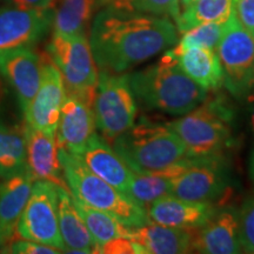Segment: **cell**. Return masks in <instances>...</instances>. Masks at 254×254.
Instances as JSON below:
<instances>
[{
  "label": "cell",
  "instance_id": "d590c367",
  "mask_svg": "<svg viewBox=\"0 0 254 254\" xmlns=\"http://www.w3.org/2000/svg\"><path fill=\"white\" fill-rule=\"evenodd\" d=\"M9 243H11V240L6 237L4 231L0 227V253H7Z\"/></svg>",
  "mask_w": 254,
  "mask_h": 254
},
{
  "label": "cell",
  "instance_id": "277c9868",
  "mask_svg": "<svg viewBox=\"0 0 254 254\" xmlns=\"http://www.w3.org/2000/svg\"><path fill=\"white\" fill-rule=\"evenodd\" d=\"M59 160L69 192L78 200L112 214L127 227L150 224L144 207L92 172L79 155L59 148Z\"/></svg>",
  "mask_w": 254,
  "mask_h": 254
},
{
  "label": "cell",
  "instance_id": "f35d334b",
  "mask_svg": "<svg viewBox=\"0 0 254 254\" xmlns=\"http://www.w3.org/2000/svg\"><path fill=\"white\" fill-rule=\"evenodd\" d=\"M193 1H194V0H193Z\"/></svg>",
  "mask_w": 254,
  "mask_h": 254
},
{
  "label": "cell",
  "instance_id": "83f0119b",
  "mask_svg": "<svg viewBox=\"0 0 254 254\" xmlns=\"http://www.w3.org/2000/svg\"><path fill=\"white\" fill-rule=\"evenodd\" d=\"M97 5L127 12H138L172 18H179L180 0H97Z\"/></svg>",
  "mask_w": 254,
  "mask_h": 254
},
{
  "label": "cell",
  "instance_id": "7c38bea8",
  "mask_svg": "<svg viewBox=\"0 0 254 254\" xmlns=\"http://www.w3.org/2000/svg\"><path fill=\"white\" fill-rule=\"evenodd\" d=\"M53 9H20L0 7V56L11 51L31 47L46 36L53 24Z\"/></svg>",
  "mask_w": 254,
  "mask_h": 254
},
{
  "label": "cell",
  "instance_id": "e0dca14e",
  "mask_svg": "<svg viewBox=\"0 0 254 254\" xmlns=\"http://www.w3.org/2000/svg\"><path fill=\"white\" fill-rule=\"evenodd\" d=\"M146 212L151 222L190 230L204 225L217 212V208L214 204L187 201L168 194L155 200Z\"/></svg>",
  "mask_w": 254,
  "mask_h": 254
},
{
  "label": "cell",
  "instance_id": "9c48e42d",
  "mask_svg": "<svg viewBox=\"0 0 254 254\" xmlns=\"http://www.w3.org/2000/svg\"><path fill=\"white\" fill-rule=\"evenodd\" d=\"M231 174L224 154L189 157L184 170L172 180L171 195L214 204L230 189Z\"/></svg>",
  "mask_w": 254,
  "mask_h": 254
},
{
  "label": "cell",
  "instance_id": "7a4b0ae2",
  "mask_svg": "<svg viewBox=\"0 0 254 254\" xmlns=\"http://www.w3.org/2000/svg\"><path fill=\"white\" fill-rule=\"evenodd\" d=\"M135 100L146 110L180 117L199 106L207 90L187 77L166 53L159 63L129 74Z\"/></svg>",
  "mask_w": 254,
  "mask_h": 254
},
{
  "label": "cell",
  "instance_id": "d4e9b609",
  "mask_svg": "<svg viewBox=\"0 0 254 254\" xmlns=\"http://www.w3.org/2000/svg\"><path fill=\"white\" fill-rule=\"evenodd\" d=\"M95 7L97 0H59L53 15V33L85 34Z\"/></svg>",
  "mask_w": 254,
  "mask_h": 254
},
{
  "label": "cell",
  "instance_id": "3957f363",
  "mask_svg": "<svg viewBox=\"0 0 254 254\" xmlns=\"http://www.w3.org/2000/svg\"><path fill=\"white\" fill-rule=\"evenodd\" d=\"M112 147L133 172H157L189 157L182 139L167 125L142 118L112 140Z\"/></svg>",
  "mask_w": 254,
  "mask_h": 254
},
{
  "label": "cell",
  "instance_id": "52a82bcc",
  "mask_svg": "<svg viewBox=\"0 0 254 254\" xmlns=\"http://www.w3.org/2000/svg\"><path fill=\"white\" fill-rule=\"evenodd\" d=\"M92 109L95 127L107 140L112 141L131 128L138 109L128 73L100 71Z\"/></svg>",
  "mask_w": 254,
  "mask_h": 254
},
{
  "label": "cell",
  "instance_id": "5b68a950",
  "mask_svg": "<svg viewBox=\"0 0 254 254\" xmlns=\"http://www.w3.org/2000/svg\"><path fill=\"white\" fill-rule=\"evenodd\" d=\"M233 116L224 100H204L194 110L166 125L182 139L189 157L222 154L232 141L230 123Z\"/></svg>",
  "mask_w": 254,
  "mask_h": 254
},
{
  "label": "cell",
  "instance_id": "603a6c76",
  "mask_svg": "<svg viewBox=\"0 0 254 254\" xmlns=\"http://www.w3.org/2000/svg\"><path fill=\"white\" fill-rule=\"evenodd\" d=\"M73 196V195H72ZM75 208L86 225L88 232L93 238L95 245L99 247L117 238H129L131 239V227H127L116 217L107 212L91 207L73 196Z\"/></svg>",
  "mask_w": 254,
  "mask_h": 254
},
{
  "label": "cell",
  "instance_id": "484cf974",
  "mask_svg": "<svg viewBox=\"0 0 254 254\" xmlns=\"http://www.w3.org/2000/svg\"><path fill=\"white\" fill-rule=\"evenodd\" d=\"M27 171L24 127H9L0 123V179Z\"/></svg>",
  "mask_w": 254,
  "mask_h": 254
},
{
  "label": "cell",
  "instance_id": "f1b7e54d",
  "mask_svg": "<svg viewBox=\"0 0 254 254\" xmlns=\"http://www.w3.org/2000/svg\"><path fill=\"white\" fill-rule=\"evenodd\" d=\"M226 23H206L184 32L182 39L172 51L179 53L190 47H204L217 51Z\"/></svg>",
  "mask_w": 254,
  "mask_h": 254
},
{
  "label": "cell",
  "instance_id": "cb8c5ba5",
  "mask_svg": "<svg viewBox=\"0 0 254 254\" xmlns=\"http://www.w3.org/2000/svg\"><path fill=\"white\" fill-rule=\"evenodd\" d=\"M172 180L173 172L171 166L157 172H133L125 195L141 207L147 209L148 206L153 204L155 200L171 194Z\"/></svg>",
  "mask_w": 254,
  "mask_h": 254
},
{
  "label": "cell",
  "instance_id": "4dcf8cb0",
  "mask_svg": "<svg viewBox=\"0 0 254 254\" xmlns=\"http://www.w3.org/2000/svg\"><path fill=\"white\" fill-rule=\"evenodd\" d=\"M7 253L14 254H57L62 253V251L55 247L44 245V244L36 243V241H31L23 238H14L13 240L9 243Z\"/></svg>",
  "mask_w": 254,
  "mask_h": 254
},
{
  "label": "cell",
  "instance_id": "2e32d148",
  "mask_svg": "<svg viewBox=\"0 0 254 254\" xmlns=\"http://www.w3.org/2000/svg\"><path fill=\"white\" fill-rule=\"evenodd\" d=\"M26 168L34 182L45 180L68 190L59 160L56 135L24 125Z\"/></svg>",
  "mask_w": 254,
  "mask_h": 254
},
{
  "label": "cell",
  "instance_id": "ac0fdd59",
  "mask_svg": "<svg viewBox=\"0 0 254 254\" xmlns=\"http://www.w3.org/2000/svg\"><path fill=\"white\" fill-rule=\"evenodd\" d=\"M79 157L92 172L125 194L132 179L133 171L127 166L112 146L107 144L105 138L95 133Z\"/></svg>",
  "mask_w": 254,
  "mask_h": 254
},
{
  "label": "cell",
  "instance_id": "8fae6325",
  "mask_svg": "<svg viewBox=\"0 0 254 254\" xmlns=\"http://www.w3.org/2000/svg\"><path fill=\"white\" fill-rule=\"evenodd\" d=\"M41 81L36 95L25 111V124L33 128L56 135L65 100L63 77L47 53L41 56Z\"/></svg>",
  "mask_w": 254,
  "mask_h": 254
},
{
  "label": "cell",
  "instance_id": "f546056e",
  "mask_svg": "<svg viewBox=\"0 0 254 254\" xmlns=\"http://www.w3.org/2000/svg\"><path fill=\"white\" fill-rule=\"evenodd\" d=\"M241 251L254 253V194L245 200L238 212Z\"/></svg>",
  "mask_w": 254,
  "mask_h": 254
},
{
  "label": "cell",
  "instance_id": "4316f807",
  "mask_svg": "<svg viewBox=\"0 0 254 254\" xmlns=\"http://www.w3.org/2000/svg\"><path fill=\"white\" fill-rule=\"evenodd\" d=\"M233 13L232 0H194L177 19L179 33L206 23H226Z\"/></svg>",
  "mask_w": 254,
  "mask_h": 254
},
{
  "label": "cell",
  "instance_id": "ba28073f",
  "mask_svg": "<svg viewBox=\"0 0 254 254\" xmlns=\"http://www.w3.org/2000/svg\"><path fill=\"white\" fill-rule=\"evenodd\" d=\"M217 53L228 92L237 99L247 97L254 87V34L234 12L226 21Z\"/></svg>",
  "mask_w": 254,
  "mask_h": 254
},
{
  "label": "cell",
  "instance_id": "7402d4cb",
  "mask_svg": "<svg viewBox=\"0 0 254 254\" xmlns=\"http://www.w3.org/2000/svg\"><path fill=\"white\" fill-rule=\"evenodd\" d=\"M131 239L139 244L145 254H180L192 252L190 232L150 222L131 231Z\"/></svg>",
  "mask_w": 254,
  "mask_h": 254
},
{
  "label": "cell",
  "instance_id": "9a60e30c",
  "mask_svg": "<svg viewBox=\"0 0 254 254\" xmlns=\"http://www.w3.org/2000/svg\"><path fill=\"white\" fill-rule=\"evenodd\" d=\"M95 120L92 105L72 94H66L57 128L59 148L80 155L95 134Z\"/></svg>",
  "mask_w": 254,
  "mask_h": 254
},
{
  "label": "cell",
  "instance_id": "d6a6232c",
  "mask_svg": "<svg viewBox=\"0 0 254 254\" xmlns=\"http://www.w3.org/2000/svg\"><path fill=\"white\" fill-rule=\"evenodd\" d=\"M233 12L241 24L254 34V0H232Z\"/></svg>",
  "mask_w": 254,
  "mask_h": 254
},
{
  "label": "cell",
  "instance_id": "8d00e7d4",
  "mask_svg": "<svg viewBox=\"0 0 254 254\" xmlns=\"http://www.w3.org/2000/svg\"><path fill=\"white\" fill-rule=\"evenodd\" d=\"M4 94H5V88H4V85H2L1 79H0V106H1L2 100H4Z\"/></svg>",
  "mask_w": 254,
  "mask_h": 254
},
{
  "label": "cell",
  "instance_id": "d6986e66",
  "mask_svg": "<svg viewBox=\"0 0 254 254\" xmlns=\"http://www.w3.org/2000/svg\"><path fill=\"white\" fill-rule=\"evenodd\" d=\"M187 77L206 90H217L224 85V71L217 51L204 47H190L183 52L166 50Z\"/></svg>",
  "mask_w": 254,
  "mask_h": 254
},
{
  "label": "cell",
  "instance_id": "74e56055",
  "mask_svg": "<svg viewBox=\"0 0 254 254\" xmlns=\"http://www.w3.org/2000/svg\"><path fill=\"white\" fill-rule=\"evenodd\" d=\"M193 1V0H182V2H183V5L184 6H185V7H186V6H189L190 4V2H192Z\"/></svg>",
  "mask_w": 254,
  "mask_h": 254
},
{
  "label": "cell",
  "instance_id": "8992f818",
  "mask_svg": "<svg viewBox=\"0 0 254 254\" xmlns=\"http://www.w3.org/2000/svg\"><path fill=\"white\" fill-rule=\"evenodd\" d=\"M46 53L62 74L66 94L93 105L99 74L86 34L53 33Z\"/></svg>",
  "mask_w": 254,
  "mask_h": 254
},
{
  "label": "cell",
  "instance_id": "1f68e13d",
  "mask_svg": "<svg viewBox=\"0 0 254 254\" xmlns=\"http://www.w3.org/2000/svg\"><path fill=\"white\" fill-rule=\"evenodd\" d=\"M98 253H107V254H142L145 251L142 247L133 241L129 238H117L104 244L99 247Z\"/></svg>",
  "mask_w": 254,
  "mask_h": 254
},
{
  "label": "cell",
  "instance_id": "5bb4252c",
  "mask_svg": "<svg viewBox=\"0 0 254 254\" xmlns=\"http://www.w3.org/2000/svg\"><path fill=\"white\" fill-rule=\"evenodd\" d=\"M41 65V56L31 47H21L0 56V74L13 88L23 112L40 86Z\"/></svg>",
  "mask_w": 254,
  "mask_h": 254
},
{
  "label": "cell",
  "instance_id": "30bf717a",
  "mask_svg": "<svg viewBox=\"0 0 254 254\" xmlns=\"http://www.w3.org/2000/svg\"><path fill=\"white\" fill-rule=\"evenodd\" d=\"M17 238L44 244L64 252L58 220V189L55 184L36 180L17 225Z\"/></svg>",
  "mask_w": 254,
  "mask_h": 254
},
{
  "label": "cell",
  "instance_id": "44dd1931",
  "mask_svg": "<svg viewBox=\"0 0 254 254\" xmlns=\"http://www.w3.org/2000/svg\"><path fill=\"white\" fill-rule=\"evenodd\" d=\"M34 179L25 171L0 184V227L9 240L17 238V225L32 192Z\"/></svg>",
  "mask_w": 254,
  "mask_h": 254
},
{
  "label": "cell",
  "instance_id": "4fadbf2b",
  "mask_svg": "<svg viewBox=\"0 0 254 254\" xmlns=\"http://www.w3.org/2000/svg\"><path fill=\"white\" fill-rule=\"evenodd\" d=\"M192 251L205 254L243 252L239 240V221L234 208L215 212L201 226L190 228Z\"/></svg>",
  "mask_w": 254,
  "mask_h": 254
},
{
  "label": "cell",
  "instance_id": "836d02e7",
  "mask_svg": "<svg viewBox=\"0 0 254 254\" xmlns=\"http://www.w3.org/2000/svg\"><path fill=\"white\" fill-rule=\"evenodd\" d=\"M9 6L20 9H37V11H47L53 9L56 0H4Z\"/></svg>",
  "mask_w": 254,
  "mask_h": 254
},
{
  "label": "cell",
  "instance_id": "e575fe53",
  "mask_svg": "<svg viewBox=\"0 0 254 254\" xmlns=\"http://www.w3.org/2000/svg\"><path fill=\"white\" fill-rule=\"evenodd\" d=\"M253 107H252V126H253V131H254V87H253ZM250 177L251 179L254 182V150L251 154L250 158Z\"/></svg>",
  "mask_w": 254,
  "mask_h": 254
},
{
  "label": "cell",
  "instance_id": "ffe728a7",
  "mask_svg": "<svg viewBox=\"0 0 254 254\" xmlns=\"http://www.w3.org/2000/svg\"><path fill=\"white\" fill-rule=\"evenodd\" d=\"M58 189L59 230L67 253H98V247L86 225L75 208L72 193L65 187Z\"/></svg>",
  "mask_w": 254,
  "mask_h": 254
},
{
  "label": "cell",
  "instance_id": "6da1fadb",
  "mask_svg": "<svg viewBox=\"0 0 254 254\" xmlns=\"http://www.w3.org/2000/svg\"><path fill=\"white\" fill-rule=\"evenodd\" d=\"M90 46L100 71L124 73L174 46L171 18L104 7L91 27Z\"/></svg>",
  "mask_w": 254,
  "mask_h": 254
}]
</instances>
